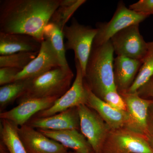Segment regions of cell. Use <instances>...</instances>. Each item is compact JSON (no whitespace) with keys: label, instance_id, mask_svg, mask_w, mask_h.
Here are the masks:
<instances>
[{"label":"cell","instance_id":"24","mask_svg":"<svg viewBox=\"0 0 153 153\" xmlns=\"http://www.w3.org/2000/svg\"><path fill=\"white\" fill-rule=\"evenodd\" d=\"M38 52H20L1 55L0 68L12 67L23 70L33 60Z\"/></svg>","mask_w":153,"mask_h":153},{"label":"cell","instance_id":"7","mask_svg":"<svg viewBox=\"0 0 153 153\" xmlns=\"http://www.w3.org/2000/svg\"><path fill=\"white\" fill-rule=\"evenodd\" d=\"M80 120V131L85 136L94 153H101L110 128L95 111L85 104L77 107Z\"/></svg>","mask_w":153,"mask_h":153},{"label":"cell","instance_id":"26","mask_svg":"<svg viewBox=\"0 0 153 153\" xmlns=\"http://www.w3.org/2000/svg\"><path fill=\"white\" fill-rule=\"evenodd\" d=\"M22 71L12 67L0 68V85L2 86L14 82L16 76Z\"/></svg>","mask_w":153,"mask_h":153},{"label":"cell","instance_id":"28","mask_svg":"<svg viewBox=\"0 0 153 153\" xmlns=\"http://www.w3.org/2000/svg\"><path fill=\"white\" fill-rule=\"evenodd\" d=\"M144 137L148 144L153 150V104L149 109L146 129Z\"/></svg>","mask_w":153,"mask_h":153},{"label":"cell","instance_id":"13","mask_svg":"<svg viewBox=\"0 0 153 153\" xmlns=\"http://www.w3.org/2000/svg\"><path fill=\"white\" fill-rule=\"evenodd\" d=\"M58 99H30L22 102L13 109L1 112L0 118L13 122L19 127L22 126L38 113L51 107Z\"/></svg>","mask_w":153,"mask_h":153},{"label":"cell","instance_id":"17","mask_svg":"<svg viewBox=\"0 0 153 153\" xmlns=\"http://www.w3.org/2000/svg\"><path fill=\"white\" fill-rule=\"evenodd\" d=\"M41 43L29 35L0 33V55L20 52H38Z\"/></svg>","mask_w":153,"mask_h":153},{"label":"cell","instance_id":"10","mask_svg":"<svg viewBox=\"0 0 153 153\" xmlns=\"http://www.w3.org/2000/svg\"><path fill=\"white\" fill-rule=\"evenodd\" d=\"M120 94L125 102L128 116V120L125 127L144 136L149 109L153 104V100L142 98L137 91Z\"/></svg>","mask_w":153,"mask_h":153},{"label":"cell","instance_id":"19","mask_svg":"<svg viewBox=\"0 0 153 153\" xmlns=\"http://www.w3.org/2000/svg\"><path fill=\"white\" fill-rule=\"evenodd\" d=\"M19 126L7 120L1 119V141L7 149L9 153H27L20 139Z\"/></svg>","mask_w":153,"mask_h":153},{"label":"cell","instance_id":"14","mask_svg":"<svg viewBox=\"0 0 153 153\" xmlns=\"http://www.w3.org/2000/svg\"><path fill=\"white\" fill-rule=\"evenodd\" d=\"M26 124L37 129H76L80 131V120L77 107L47 117H33Z\"/></svg>","mask_w":153,"mask_h":153},{"label":"cell","instance_id":"4","mask_svg":"<svg viewBox=\"0 0 153 153\" xmlns=\"http://www.w3.org/2000/svg\"><path fill=\"white\" fill-rule=\"evenodd\" d=\"M97 29L90 26L79 24L73 18L70 26H66L62 30L63 36L66 38V50L74 51L75 58L78 60L85 75V68L92 45L97 33Z\"/></svg>","mask_w":153,"mask_h":153},{"label":"cell","instance_id":"20","mask_svg":"<svg viewBox=\"0 0 153 153\" xmlns=\"http://www.w3.org/2000/svg\"><path fill=\"white\" fill-rule=\"evenodd\" d=\"M44 40L49 42L56 53L61 67L66 68H69L65 55L66 49L62 30L57 25L49 22L44 29Z\"/></svg>","mask_w":153,"mask_h":153},{"label":"cell","instance_id":"6","mask_svg":"<svg viewBox=\"0 0 153 153\" xmlns=\"http://www.w3.org/2000/svg\"><path fill=\"white\" fill-rule=\"evenodd\" d=\"M149 16L148 14L132 10L121 1L118 4L116 10L109 22L97 24L98 31L93 45L98 46L105 44L120 31L131 25L140 24Z\"/></svg>","mask_w":153,"mask_h":153},{"label":"cell","instance_id":"9","mask_svg":"<svg viewBox=\"0 0 153 153\" xmlns=\"http://www.w3.org/2000/svg\"><path fill=\"white\" fill-rule=\"evenodd\" d=\"M76 76L69 90L58 98L48 109L38 113L33 117H45L59 113L71 108L85 104L87 91L84 83V75L78 60L74 59Z\"/></svg>","mask_w":153,"mask_h":153},{"label":"cell","instance_id":"12","mask_svg":"<svg viewBox=\"0 0 153 153\" xmlns=\"http://www.w3.org/2000/svg\"><path fill=\"white\" fill-rule=\"evenodd\" d=\"M59 67L61 66L57 55L49 42L44 40L37 57L18 74L15 81L33 79Z\"/></svg>","mask_w":153,"mask_h":153},{"label":"cell","instance_id":"1","mask_svg":"<svg viewBox=\"0 0 153 153\" xmlns=\"http://www.w3.org/2000/svg\"><path fill=\"white\" fill-rule=\"evenodd\" d=\"M60 0H1L0 33L29 35L42 42Z\"/></svg>","mask_w":153,"mask_h":153},{"label":"cell","instance_id":"15","mask_svg":"<svg viewBox=\"0 0 153 153\" xmlns=\"http://www.w3.org/2000/svg\"><path fill=\"white\" fill-rule=\"evenodd\" d=\"M84 84L87 91L85 105L95 111L111 129L125 126L128 120L126 111L116 109L108 104L95 95L85 83Z\"/></svg>","mask_w":153,"mask_h":153},{"label":"cell","instance_id":"30","mask_svg":"<svg viewBox=\"0 0 153 153\" xmlns=\"http://www.w3.org/2000/svg\"><path fill=\"white\" fill-rule=\"evenodd\" d=\"M78 153V152H74H74H66V153Z\"/></svg>","mask_w":153,"mask_h":153},{"label":"cell","instance_id":"22","mask_svg":"<svg viewBox=\"0 0 153 153\" xmlns=\"http://www.w3.org/2000/svg\"><path fill=\"white\" fill-rule=\"evenodd\" d=\"M86 2L85 0H60V5L49 22L57 25L62 31L76 10Z\"/></svg>","mask_w":153,"mask_h":153},{"label":"cell","instance_id":"11","mask_svg":"<svg viewBox=\"0 0 153 153\" xmlns=\"http://www.w3.org/2000/svg\"><path fill=\"white\" fill-rule=\"evenodd\" d=\"M20 139L27 153H65L68 149L27 124L19 127Z\"/></svg>","mask_w":153,"mask_h":153},{"label":"cell","instance_id":"16","mask_svg":"<svg viewBox=\"0 0 153 153\" xmlns=\"http://www.w3.org/2000/svg\"><path fill=\"white\" fill-rule=\"evenodd\" d=\"M142 64V60L125 56H117L114 61L115 84L120 94L127 92L137 75Z\"/></svg>","mask_w":153,"mask_h":153},{"label":"cell","instance_id":"3","mask_svg":"<svg viewBox=\"0 0 153 153\" xmlns=\"http://www.w3.org/2000/svg\"><path fill=\"white\" fill-rule=\"evenodd\" d=\"M74 74L70 67H59L29 79L24 93L17 100L18 104L30 99L59 98L71 87Z\"/></svg>","mask_w":153,"mask_h":153},{"label":"cell","instance_id":"21","mask_svg":"<svg viewBox=\"0 0 153 153\" xmlns=\"http://www.w3.org/2000/svg\"><path fill=\"white\" fill-rule=\"evenodd\" d=\"M142 64L131 87L127 92H136L153 76V41L148 43L146 53L142 60Z\"/></svg>","mask_w":153,"mask_h":153},{"label":"cell","instance_id":"5","mask_svg":"<svg viewBox=\"0 0 153 153\" xmlns=\"http://www.w3.org/2000/svg\"><path fill=\"white\" fill-rule=\"evenodd\" d=\"M101 153H153L143 135L127 128L110 129Z\"/></svg>","mask_w":153,"mask_h":153},{"label":"cell","instance_id":"25","mask_svg":"<svg viewBox=\"0 0 153 153\" xmlns=\"http://www.w3.org/2000/svg\"><path fill=\"white\" fill-rule=\"evenodd\" d=\"M100 99L115 108L126 111L125 102L117 89L107 91Z\"/></svg>","mask_w":153,"mask_h":153},{"label":"cell","instance_id":"18","mask_svg":"<svg viewBox=\"0 0 153 153\" xmlns=\"http://www.w3.org/2000/svg\"><path fill=\"white\" fill-rule=\"evenodd\" d=\"M38 130L67 149H71L80 153H94L86 138L77 130L53 131L38 129Z\"/></svg>","mask_w":153,"mask_h":153},{"label":"cell","instance_id":"29","mask_svg":"<svg viewBox=\"0 0 153 153\" xmlns=\"http://www.w3.org/2000/svg\"><path fill=\"white\" fill-rule=\"evenodd\" d=\"M137 92L142 98L149 100L151 98L153 100V79L151 78Z\"/></svg>","mask_w":153,"mask_h":153},{"label":"cell","instance_id":"23","mask_svg":"<svg viewBox=\"0 0 153 153\" xmlns=\"http://www.w3.org/2000/svg\"><path fill=\"white\" fill-rule=\"evenodd\" d=\"M29 79H20L0 87V111L17 100L25 92Z\"/></svg>","mask_w":153,"mask_h":153},{"label":"cell","instance_id":"8","mask_svg":"<svg viewBox=\"0 0 153 153\" xmlns=\"http://www.w3.org/2000/svg\"><path fill=\"white\" fill-rule=\"evenodd\" d=\"M114 53L136 60H143L148 49L139 30V24L134 25L122 30L111 38Z\"/></svg>","mask_w":153,"mask_h":153},{"label":"cell","instance_id":"27","mask_svg":"<svg viewBox=\"0 0 153 153\" xmlns=\"http://www.w3.org/2000/svg\"><path fill=\"white\" fill-rule=\"evenodd\" d=\"M129 8L137 13L153 15V0H140L130 5Z\"/></svg>","mask_w":153,"mask_h":153},{"label":"cell","instance_id":"31","mask_svg":"<svg viewBox=\"0 0 153 153\" xmlns=\"http://www.w3.org/2000/svg\"><path fill=\"white\" fill-rule=\"evenodd\" d=\"M152 79H153V76H152Z\"/></svg>","mask_w":153,"mask_h":153},{"label":"cell","instance_id":"2","mask_svg":"<svg viewBox=\"0 0 153 153\" xmlns=\"http://www.w3.org/2000/svg\"><path fill=\"white\" fill-rule=\"evenodd\" d=\"M114 53L110 41L98 46L92 45L84 82L99 98L107 91L117 89L114 76Z\"/></svg>","mask_w":153,"mask_h":153}]
</instances>
